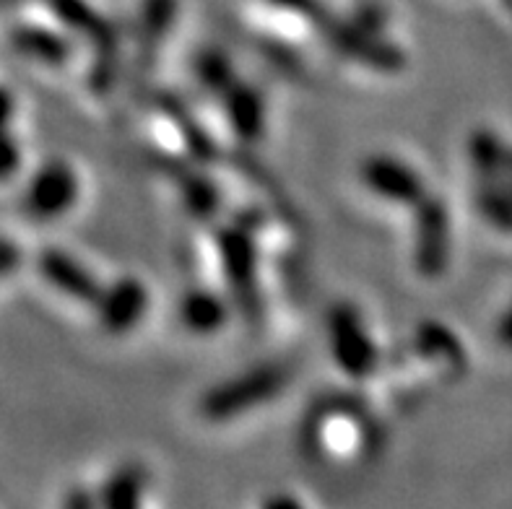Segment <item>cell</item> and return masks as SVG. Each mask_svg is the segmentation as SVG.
I'll return each mask as SVG.
<instances>
[{
	"label": "cell",
	"instance_id": "6da1fadb",
	"mask_svg": "<svg viewBox=\"0 0 512 509\" xmlns=\"http://www.w3.org/2000/svg\"><path fill=\"white\" fill-rule=\"evenodd\" d=\"M286 382V372L281 367H260L242 374L227 385L216 387L203 400V413L208 419H232L237 413L255 408V403H266L279 393Z\"/></svg>",
	"mask_w": 512,
	"mask_h": 509
},
{
	"label": "cell",
	"instance_id": "30bf717a",
	"mask_svg": "<svg viewBox=\"0 0 512 509\" xmlns=\"http://www.w3.org/2000/svg\"><path fill=\"white\" fill-rule=\"evenodd\" d=\"M182 320L195 333H211L224 323V307L206 291H193L182 302Z\"/></svg>",
	"mask_w": 512,
	"mask_h": 509
},
{
	"label": "cell",
	"instance_id": "277c9868",
	"mask_svg": "<svg viewBox=\"0 0 512 509\" xmlns=\"http://www.w3.org/2000/svg\"><path fill=\"white\" fill-rule=\"evenodd\" d=\"M450 245L448 211L437 200L424 198L419 203V226H416V263L422 273L435 276L445 268Z\"/></svg>",
	"mask_w": 512,
	"mask_h": 509
},
{
	"label": "cell",
	"instance_id": "7a4b0ae2",
	"mask_svg": "<svg viewBox=\"0 0 512 509\" xmlns=\"http://www.w3.org/2000/svg\"><path fill=\"white\" fill-rule=\"evenodd\" d=\"M78 198V177L65 162H50L39 169L26 187L24 206L34 219H58Z\"/></svg>",
	"mask_w": 512,
	"mask_h": 509
},
{
	"label": "cell",
	"instance_id": "52a82bcc",
	"mask_svg": "<svg viewBox=\"0 0 512 509\" xmlns=\"http://www.w3.org/2000/svg\"><path fill=\"white\" fill-rule=\"evenodd\" d=\"M39 271L50 281L52 286H58L63 294L76 297L86 304H97L102 297V289L94 284V278L86 273L84 265H78L71 255H65L60 250H45L39 255Z\"/></svg>",
	"mask_w": 512,
	"mask_h": 509
},
{
	"label": "cell",
	"instance_id": "3957f363",
	"mask_svg": "<svg viewBox=\"0 0 512 509\" xmlns=\"http://www.w3.org/2000/svg\"><path fill=\"white\" fill-rule=\"evenodd\" d=\"M331 330L338 367L346 369L351 377H367L375 369V346H372L367 330L362 328L357 312L341 307L333 315Z\"/></svg>",
	"mask_w": 512,
	"mask_h": 509
},
{
	"label": "cell",
	"instance_id": "8992f818",
	"mask_svg": "<svg viewBox=\"0 0 512 509\" xmlns=\"http://www.w3.org/2000/svg\"><path fill=\"white\" fill-rule=\"evenodd\" d=\"M146 304H149V297H146V289H143L141 281L136 278H123L115 289L102 291L97 307H99V323L107 333H125L133 325L141 320V315L146 312Z\"/></svg>",
	"mask_w": 512,
	"mask_h": 509
},
{
	"label": "cell",
	"instance_id": "5b68a950",
	"mask_svg": "<svg viewBox=\"0 0 512 509\" xmlns=\"http://www.w3.org/2000/svg\"><path fill=\"white\" fill-rule=\"evenodd\" d=\"M362 180L367 182L372 193L383 195L385 200H393V203H422L427 198L419 174L388 156H375L364 164Z\"/></svg>",
	"mask_w": 512,
	"mask_h": 509
},
{
	"label": "cell",
	"instance_id": "7c38bea8",
	"mask_svg": "<svg viewBox=\"0 0 512 509\" xmlns=\"http://www.w3.org/2000/svg\"><path fill=\"white\" fill-rule=\"evenodd\" d=\"M198 71H201L203 84L211 86V89H232V68L221 55H203L201 63H198Z\"/></svg>",
	"mask_w": 512,
	"mask_h": 509
},
{
	"label": "cell",
	"instance_id": "5bb4252c",
	"mask_svg": "<svg viewBox=\"0 0 512 509\" xmlns=\"http://www.w3.org/2000/svg\"><path fill=\"white\" fill-rule=\"evenodd\" d=\"M19 260H21L19 247L6 242V239H0V278L6 276V273H11L13 268L19 265Z\"/></svg>",
	"mask_w": 512,
	"mask_h": 509
},
{
	"label": "cell",
	"instance_id": "9a60e30c",
	"mask_svg": "<svg viewBox=\"0 0 512 509\" xmlns=\"http://www.w3.org/2000/svg\"><path fill=\"white\" fill-rule=\"evenodd\" d=\"M13 112H16V99H13V94L6 86H0V133L8 130V125L13 120Z\"/></svg>",
	"mask_w": 512,
	"mask_h": 509
},
{
	"label": "cell",
	"instance_id": "9c48e42d",
	"mask_svg": "<svg viewBox=\"0 0 512 509\" xmlns=\"http://www.w3.org/2000/svg\"><path fill=\"white\" fill-rule=\"evenodd\" d=\"M229 117H232V125L237 128V133H242L245 138H258V133L263 130V102L255 91L250 89H237L232 86L229 89Z\"/></svg>",
	"mask_w": 512,
	"mask_h": 509
},
{
	"label": "cell",
	"instance_id": "ba28073f",
	"mask_svg": "<svg viewBox=\"0 0 512 509\" xmlns=\"http://www.w3.org/2000/svg\"><path fill=\"white\" fill-rule=\"evenodd\" d=\"M8 37H11V45L21 55H29V58L39 60V63L60 65L68 58V42L60 34H52L47 29H39V26H13Z\"/></svg>",
	"mask_w": 512,
	"mask_h": 509
},
{
	"label": "cell",
	"instance_id": "8fae6325",
	"mask_svg": "<svg viewBox=\"0 0 512 509\" xmlns=\"http://www.w3.org/2000/svg\"><path fill=\"white\" fill-rule=\"evenodd\" d=\"M143 491V473L138 468H128V471L112 476V481L104 489L102 502L110 507H133L138 504Z\"/></svg>",
	"mask_w": 512,
	"mask_h": 509
},
{
	"label": "cell",
	"instance_id": "4fadbf2b",
	"mask_svg": "<svg viewBox=\"0 0 512 509\" xmlns=\"http://www.w3.org/2000/svg\"><path fill=\"white\" fill-rule=\"evenodd\" d=\"M21 167V146L19 141L3 130L0 133V182L13 180V174L19 172Z\"/></svg>",
	"mask_w": 512,
	"mask_h": 509
}]
</instances>
